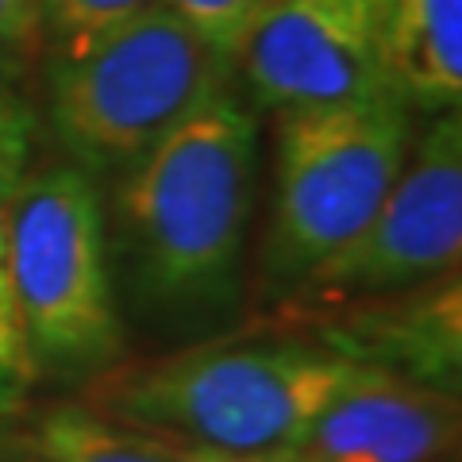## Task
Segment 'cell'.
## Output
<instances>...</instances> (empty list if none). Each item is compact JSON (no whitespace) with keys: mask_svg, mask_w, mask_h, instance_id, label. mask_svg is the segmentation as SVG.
<instances>
[{"mask_svg":"<svg viewBox=\"0 0 462 462\" xmlns=\"http://www.w3.org/2000/svg\"><path fill=\"white\" fill-rule=\"evenodd\" d=\"M27 151H32V116L20 100H12L0 89V205L20 185L27 170Z\"/></svg>","mask_w":462,"mask_h":462,"instance_id":"cell-15","label":"cell"},{"mask_svg":"<svg viewBox=\"0 0 462 462\" xmlns=\"http://www.w3.org/2000/svg\"><path fill=\"white\" fill-rule=\"evenodd\" d=\"M8 285L32 363L112 366L120 320L105 266V216L69 166L23 173L5 205Z\"/></svg>","mask_w":462,"mask_h":462,"instance_id":"cell-5","label":"cell"},{"mask_svg":"<svg viewBox=\"0 0 462 462\" xmlns=\"http://www.w3.org/2000/svg\"><path fill=\"white\" fill-rule=\"evenodd\" d=\"M181 451V447H178ZM458 451V401L447 385L366 366L312 420L270 451L197 462H447ZM189 455V451H185Z\"/></svg>","mask_w":462,"mask_h":462,"instance_id":"cell-8","label":"cell"},{"mask_svg":"<svg viewBox=\"0 0 462 462\" xmlns=\"http://www.w3.org/2000/svg\"><path fill=\"white\" fill-rule=\"evenodd\" d=\"M42 0H0V69H20L39 51Z\"/></svg>","mask_w":462,"mask_h":462,"instance_id":"cell-14","label":"cell"},{"mask_svg":"<svg viewBox=\"0 0 462 462\" xmlns=\"http://www.w3.org/2000/svg\"><path fill=\"white\" fill-rule=\"evenodd\" d=\"M389 93L416 108H455L462 89V0H393L385 23Z\"/></svg>","mask_w":462,"mask_h":462,"instance_id":"cell-9","label":"cell"},{"mask_svg":"<svg viewBox=\"0 0 462 462\" xmlns=\"http://www.w3.org/2000/svg\"><path fill=\"white\" fill-rule=\"evenodd\" d=\"M0 462H197L170 443L116 428L81 401L0 424Z\"/></svg>","mask_w":462,"mask_h":462,"instance_id":"cell-10","label":"cell"},{"mask_svg":"<svg viewBox=\"0 0 462 462\" xmlns=\"http://www.w3.org/2000/svg\"><path fill=\"white\" fill-rule=\"evenodd\" d=\"M462 254V127L439 116L412 139L378 212L355 239L316 263L293 285V309H320L358 297L412 293L455 278Z\"/></svg>","mask_w":462,"mask_h":462,"instance_id":"cell-6","label":"cell"},{"mask_svg":"<svg viewBox=\"0 0 462 462\" xmlns=\"http://www.w3.org/2000/svg\"><path fill=\"white\" fill-rule=\"evenodd\" d=\"M258 5L263 0H166V8H173L193 32H200L216 47H224L227 54Z\"/></svg>","mask_w":462,"mask_h":462,"instance_id":"cell-12","label":"cell"},{"mask_svg":"<svg viewBox=\"0 0 462 462\" xmlns=\"http://www.w3.org/2000/svg\"><path fill=\"white\" fill-rule=\"evenodd\" d=\"M158 8H166V0H42V23H51L62 58H74Z\"/></svg>","mask_w":462,"mask_h":462,"instance_id":"cell-11","label":"cell"},{"mask_svg":"<svg viewBox=\"0 0 462 462\" xmlns=\"http://www.w3.org/2000/svg\"><path fill=\"white\" fill-rule=\"evenodd\" d=\"M231 54L173 8L124 23L54 74V127L97 166H135L158 139L227 93Z\"/></svg>","mask_w":462,"mask_h":462,"instance_id":"cell-4","label":"cell"},{"mask_svg":"<svg viewBox=\"0 0 462 462\" xmlns=\"http://www.w3.org/2000/svg\"><path fill=\"white\" fill-rule=\"evenodd\" d=\"M412 151V112L401 97L278 112L273 220L266 236L270 282L297 285L355 239Z\"/></svg>","mask_w":462,"mask_h":462,"instance_id":"cell-3","label":"cell"},{"mask_svg":"<svg viewBox=\"0 0 462 462\" xmlns=\"http://www.w3.org/2000/svg\"><path fill=\"white\" fill-rule=\"evenodd\" d=\"M254 166L258 124L231 93L132 166L120 220L143 282L162 300H208L227 285L254 205Z\"/></svg>","mask_w":462,"mask_h":462,"instance_id":"cell-2","label":"cell"},{"mask_svg":"<svg viewBox=\"0 0 462 462\" xmlns=\"http://www.w3.org/2000/svg\"><path fill=\"white\" fill-rule=\"evenodd\" d=\"M389 5L393 0H263L231 47V69L273 112L385 97Z\"/></svg>","mask_w":462,"mask_h":462,"instance_id":"cell-7","label":"cell"},{"mask_svg":"<svg viewBox=\"0 0 462 462\" xmlns=\"http://www.w3.org/2000/svg\"><path fill=\"white\" fill-rule=\"evenodd\" d=\"M20 397H23V382H16V378H12V374L0 370V416L16 412Z\"/></svg>","mask_w":462,"mask_h":462,"instance_id":"cell-16","label":"cell"},{"mask_svg":"<svg viewBox=\"0 0 462 462\" xmlns=\"http://www.w3.org/2000/svg\"><path fill=\"white\" fill-rule=\"evenodd\" d=\"M366 366L309 339H220L112 363L81 404L197 458H247L293 439Z\"/></svg>","mask_w":462,"mask_h":462,"instance_id":"cell-1","label":"cell"},{"mask_svg":"<svg viewBox=\"0 0 462 462\" xmlns=\"http://www.w3.org/2000/svg\"><path fill=\"white\" fill-rule=\"evenodd\" d=\"M0 370L12 374L16 382H32L35 378V363L27 351L23 328H20V312L12 300V285H8V247H5V208H0Z\"/></svg>","mask_w":462,"mask_h":462,"instance_id":"cell-13","label":"cell"}]
</instances>
